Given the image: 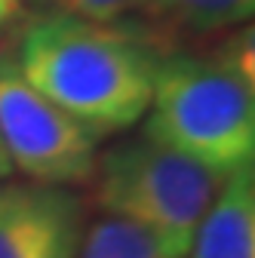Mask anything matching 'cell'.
Returning a JSON list of instances; mask_svg holds the SVG:
<instances>
[{"mask_svg": "<svg viewBox=\"0 0 255 258\" xmlns=\"http://www.w3.org/2000/svg\"><path fill=\"white\" fill-rule=\"evenodd\" d=\"M13 55L37 92L105 139L145 117L166 52L136 25L52 13L25 25Z\"/></svg>", "mask_w": 255, "mask_h": 258, "instance_id": "1", "label": "cell"}, {"mask_svg": "<svg viewBox=\"0 0 255 258\" xmlns=\"http://www.w3.org/2000/svg\"><path fill=\"white\" fill-rule=\"evenodd\" d=\"M77 258H181V255L154 231L130 218L105 212L102 218L86 224Z\"/></svg>", "mask_w": 255, "mask_h": 258, "instance_id": "8", "label": "cell"}, {"mask_svg": "<svg viewBox=\"0 0 255 258\" xmlns=\"http://www.w3.org/2000/svg\"><path fill=\"white\" fill-rule=\"evenodd\" d=\"M255 0H142V31L148 40L166 52L169 43L184 37H209L252 19Z\"/></svg>", "mask_w": 255, "mask_h": 258, "instance_id": "7", "label": "cell"}, {"mask_svg": "<svg viewBox=\"0 0 255 258\" xmlns=\"http://www.w3.org/2000/svg\"><path fill=\"white\" fill-rule=\"evenodd\" d=\"M65 13L89 22H120L130 13H139L142 0H65Z\"/></svg>", "mask_w": 255, "mask_h": 258, "instance_id": "9", "label": "cell"}, {"mask_svg": "<svg viewBox=\"0 0 255 258\" xmlns=\"http://www.w3.org/2000/svg\"><path fill=\"white\" fill-rule=\"evenodd\" d=\"M34 4H58V7H61L65 0H34Z\"/></svg>", "mask_w": 255, "mask_h": 258, "instance_id": "12", "label": "cell"}, {"mask_svg": "<svg viewBox=\"0 0 255 258\" xmlns=\"http://www.w3.org/2000/svg\"><path fill=\"white\" fill-rule=\"evenodd\" d=\"M215 175L252 166L255 89L249 34L212 52H166L157 64L145 129Z\"/></svg>", "mask_w": 255, "mask_h": 258, "instance_id": "2", "label": "cell"}, {"mask_svg": "<svg viewBox=\"0 0 255 258\" xmlns=\"http://www.w3.org/2000/svg\"><path fill=\"white\" fill-rule=\"evenodd\" d=\"M92 178L102 212L154 231L181 258L225 181L197 160L148 136L126 139L105 151V157L95 160Z\"/></svg>", "mask_w": 255, "mask_h": 258, "instance_id": "3", "label": "cell"}, {"mask_svg": "<svg viewBox=\"0 0 255 258\" xmlns=\"http://www.w3.org/2000/svg\"><path fill=\"white\" fill-rule=\"evenodd\" d=\"M184 258H255V169L221 181Z\"/></svg>", "mask_w": 255, "mask_h": 258, "instance_id": "6", "label": "cell"}, {"mask_svg": "<svg viewBox=\"0 0 255 258\" xmlns=\"http://www.w3.org/2000/svg\"><path fill=\"white\" fill-rule=\"evenodd\" d=\"M86 224V203L71 187H0V258H77Z\"/></svg>", "mask_w": 255, "mask_h": 258, "instance_id": "5", "label": "cell"}, {"mask_svg": "<svg viewBox=\"0 0 255 258\" xmlns=\"http://www.w3.org/2000/svg\"><path fill=\"white\" fill-rule=\"evenodd\" d=\"M19 10H22V0H0V31L19 16Z\"/></svg>", "mask_w": 255, "mask_h": 258, "instance_id": "10", "label": "cell"}, {"mask_svg": "<svg viewBox=\"0 0 255 258\" xmlns=\"http://www.w3.org/2000/svg\"><path fill=\"white\" fill-rule=\"evenodd\" d=\"M99 142L95 129L25 80L13 49H0V151L10 169L40 184H83L95 172Z\"/></svg>", "mask_w": 255, "mask_h": 258, "instance_id": "4", "label": "cell"}, {"mask_svg": "<svg viewBox=\"0 0 255 258\" xmlns=\"http://www.w3.org/2000/svg\"><path fill=\"white\" fill-rule=\"evenodd\" d=\"M10 172V163H7V157H4V151H0V175H7Z\"/></svg>", "mask_w": 255, "mask_h": 258, "instance_id": "11", "label": "cell"}]
</instances>
